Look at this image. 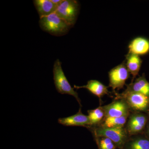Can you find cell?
Returning a JSON list of instances; mask_svg holds the SVG:
<instances>
[{"label":"cell","mask_w":149,"mask_h":149,"mask_svg":"<svg viewBox=\"0 0 149 149\" xmlns=\"http://www.w3.org/2000/svg\"><path fill=\"white\" fill-rule=\"evenodd\" d=\"M51 1H52V2L56 4V5L58 6L62 2L63 0H51Z\"/></svg>","instance_id":"ffe728a7"},{"label":"cell","mask_w":149,"mask_h":149,"mask_svg":"<svg viewBox=\"0 0 149 149\" xmlns=\"http://www.w3.org/2000/svg\"><path fill=\"white\" fill-rule=\"evenodd\" d=\"M80 10V4L76 0H63L58 6L56 13L72 27L75 24Z\"/></svg>","instance_id":"8992f818"},{"label":"cell","mask_w":149,"mask_h":149,"mask_svg":"<svg viewBox=\"0 0 149 149\" xmlns=\"http://www.w3.org/2000/svg\"><path fill=\"white\" fill-rule=\"evenodd\" d=\"M144 134L147 136V138L149 139V120L145 128Z\"/></svg>","instance_id":"d6986e66"},{"label":"cell","mask_w":149,"mask_h":149,"mask_svg":"<svg viewBox=\"0 0 149 149\" xmlns=\"http://www.w3.org/2000/svg\"><path fill=\"white\" fill-rule=\"evenodd\" d=\"M33 3L40 18L54 13L58 6L51 0H35Z\"/></svg>","instance_id":"5bb4252c"},{"label":"cell","mask_w":149,"mask_h":149,"mask_svg":"<svg viewBox=\"0 0 149 149\" xmlns=\"http://www.w3.org/2000/svg\"><path fill=\"white\" fill-rule=\"evenodd\" d=\"M108 87L105 86L99 81L97 80H90L87 85L83 86L74 85V88L76 89L84 88L87 89L90 93L97 97L100 99V105L102 104V98L106 95H109Z\"/></svg>","instance_id":"30bf717a"},{"label":"cell","mask_w":149,"mask_h":149,"mask_svg":"<svg viewBox=\"0 0 149 149\" xmlns=\"http://www.w3.org/2000/svg\"><path fill=\"white\" fill-rule=\"evenodd\" d=\"M126 86L125 91L141 93L149 97V83L146 79L145 74Z\"/></svg>","instance_id":"4fadbf2b"},{"label":"cell","mask_w":149,"mask_h":149,"mask_svg":"<svg viewBox=\"0 0 149 149\" xmlns=\"http://www.w3.org/2000/svg\"><path fill=\"white\" fill-rule=\"evenodd\" d=\"M128 48V53L145 55L149 52V40L144 37H136L130 42Z\"/></svg>","instance_id":"8fae6325"},{"label":"cell","mask_w":149,"mask_h":149,"mask_svg":"<svg viewBox=\"0 0 149 149\" xmlns=\"http://www.w3.org/2000/svg\"><path fill=\"white\" fill-rule=\"evenodd\" d=\"M149 120V116L145 113L131 111L125 126L129 136L143 134Z\"/></svg>","instance_id":"5b68a950"},{"label":"cell","mask_w":149,"mask_h":149,"mask_svg":"<svg viewBox=\"0 0 149 149\" xmlns=\"http://www.w3.org/2000/svg\"><path fill=\"white\" fill-rule=\"evenodd\" d=\"M147 114H148V115L149 116V111L147 113Z\"/></svg>","instance_id":"44dd1931"},{"label":"cell","mask_w":149,"mask_h":149,"mask_svg":"<svg viewBox=\"0 0 149 149\" xmlns=\"http://www.w3.org/2000/svg\"><path fill=\"white\" fill-rule=\"evenodd\" d=\"M90 129L94 138L101 137L109 138L115 144L118 149H122L129 137L125 127L109 128L98 125Z\"/></svg>","instance_id":"7a4b0ae2"},{"label":"cell","mask_w":149,"mask_h":149,"mask_svg":"<svg viewBox=\"0 0 149 149\" xmlns=\"http://www.w3.org/2000/svg\"><path fill=\"white\" fill-rule=\"evenodd\" d=\"M102 107L104 111L105 117L128 116L131 111L128 104L122 98H115L111 103Z\"/></svg>","instance_id":"ba28073f"},{"label":"cell","mask_w":149,"mask_h":149,"mask_svg":"<svg viewBox=\"0 0 149 149\" xmlns=\"http://www.w3.org/2000/svg\"><path fill=\"white\" fill-rule=\"evenodd\" d=\"M115 98L124 99L131 111L147 113L149 111V97L141 93L124 91L121 94L115 92Z\"/></svg>","instance_id":"277c9868"},{"label":"cell","mask_w":149,"mask_h":149,"mask_svg":"<svg viewBox=\"0 0 149 149\" xmlns=\"http://www.w3.org/2000/svg\"><path fill=\"white\" fill-rule=\"evenodd\" d=\"M61 62L58 59L56 60L53 68L54 80L56 89L58 93L62 94H68L73 96L82 107L78 95L70 84L65 76L61 66Z\"/></svg>","instance_id":"3957f363"},{"label":"cell","mask_w":149,"mask_h":149,"mask_svg":"<svg viewBox=\"0 0 149 149\" xmlns=\"http://www.w3.org/2000/svg\"><path fill=\"white\" fill-rule=\"evenodd\" d=\"M109 87H111L114 92L124 88L125 82L130 77L125 61L111 70L109 72Z\"/></svg>","instance_id":"52a82bcc"},{"label":"cell","mask_w":149,"mask_h":149,"mask_svg":"<svg viewBox=\"0 0 149 149\" xmlns=\"http://www.w3.org/2000/svg\"><path fill=\"white\" fill-rule=\"evenodd\" d=\"M88 113L92 125L91 128L100 125L105 117L104 111L101 106L95 109L88 110Z\"/></svg>","instance_id":"e0dca14e"},{"label":"cell","mask_w":149,"mask_h":149,"mask_svg":"<svg viewBox=\"0 0 149 149\" xmlns=\"http://www.w3.org/2000/svg\"><path fill=\"white\" fill-rule=\"evenodd\" d=\"M58 122L64 126H82L89 129L92 127L89 116L83 113L81 107L76 114L67 117L59 118Z\"/></svg>","instance_id":"9c48e42d"},{"label":"cell","mask_w":149,"mask_h":149,"mask_svg":"<svg viewBox=\"0 0 149 149\" xmlns=\"http://www.w3.org/2000/svg\"><path fill=\"white\" fill-rule=\"evenodd\" d=\"M122 149H149V139L144 133L129 136Z\"/></svg>","instance_id":"7c38bea8"},{"label":"cell","mask_w":149,"mask_h":149,"mask_svg":"<svg viewBox=\"0 0 149 149\" xmlns=\"http://www.w3.org/2000/svg\"><path fill=\"white\" fill-rule=\"evenodd\" d=\"M98 149H118L111 139L106 137L95 138Z\"/></svg>","instance_id":"ac0fdd59"},{"label":"cell","mask_w":149,"mask_h":149,"mask_svg":"<svg viewBox=\"0 0 149 149\" xmlns=\"http://www.w3.org/2000/svg\"><path fill=\"white\" fill-rule=\"evenodd\" d=\"M39 24L43 31L56 36L65 35L72 27L56 13L40 18Z\"/></svg>","instance_id":"6da1fadb"},{"label":"cell","mask_w":149,"mask_h":149,"mask_svg":"<svg viewBox=\"0 0 149 149\" xmlns=\"http://www.w3.org/2000/svg\"><path fill=\"white\" fill-rule=\"evenodd\" d=\"M125 61L126 67L130 74L133 76L131 82H133L139 74L142 63L140 56L134 54L128 53L125 56Z\"/></svg>","instance_id":"9a60e30c"},{"label":"cell","mask_w":149,"mask_h":149,"mask_svg":"<svg viewBox=\"0 0 149 149\" xmlns=\"http://www.w3.org/2000/svg\"><path fill=\"white\" fill-rule=\"evenodd\" d=\"M128 116L119 117H105L100 124L98 125L109 128L124 127L127 122Z\"/></svg>","instance_id":"2e32d148"}]
</instances>
